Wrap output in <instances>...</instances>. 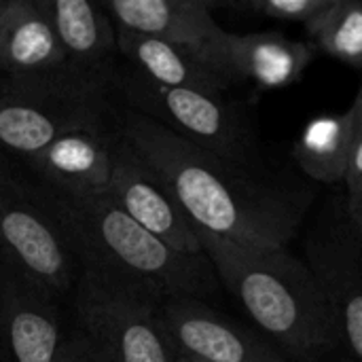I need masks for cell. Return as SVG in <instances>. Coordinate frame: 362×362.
I'll return each instance as SVG.
<instances>
[{"label": "cell", "mask_w": 362, "mask_h": 362, "mask_svg": "<svg viewBox=\"0 0 362 362\" xmlns=\"http://www.w3.org/2000/svg\"><path fill=\"white\" fill-rule=\"evenodd\" d=\"M119 132L197 231L255 248H288L305 210L299 193L259 180L127 106Z\"/></svg>", "instance_id": "6da1fadb"}, {"label": "cell", "mask_w": 362, "mask_h": 362, "mask_svg": "<svg viewBox=\"0 0 362 362\" xmlns=\"http://www.w3.org/2000/svg\"><path fill=\"white\" fill-rule=\"evenodd\" d=\"M218 282L288 358L320 361L339 344L322 291L288 248H255L197 231Z\"/></svg>", "instance_id": "7a4b0ae2"}, {"label": "cell", "mask_w": 362, "mask_h": 362, "mask_svg": "<svg viewBox=\"0 0 362 362\" xmlns=\"http://www.w3.org/2000/svg\"><path fill=\"white\" fill-rule=\"evenodd\" d=\"M78 257L159 288L165 297L202 299L221 284L210 259L185 255L132 221L104 191L83 197L47 193Z\"/></svg>", "instance_id": "3957f363"}, {"label": "cell", "mask_w": 362, "mask_h": 362, "mask_svg": "<svg viewBox=\"0 0 362 362\" xmlns=\"http://www.w3.org/2000/svg\"><path fill=\"white\" fill-rule=\"evenodd\" d=\"M165 295L93 259H81L74 308L83 333L112 362H178L161 320Z\"/></svg>", "instance_id": "277c9868"}, {"label": "cell", "mask_w": 362, "mask_h": 362, "mask_svg": "<svg viewBox=\"0 0 362 362\" xmlns=\"http://www.w3.org/2000/svg\"><path fill=\"white\" fill-rule=\"evenodd\" d=\"M110 87L74 70L0 81V161L28 168L66 129L110 112Z\"/></svg>", "instance_id": "5b68a950"}, {"label": "cell", "mask_w": 362, "mask_h": 362, "mask_svg": "<svg viewBox=\"0 0 362 362\" xmlns=\"http://www.w3.org/2000/svg\"><path fill=\"white\" fill-rule=\"evenodd\" d=\"M112 87L127 108L235 168L257 172V140L240 108L223 93L161 87L121 68Z\"/></svg>", "instance_id": "8992f818"}, {"label": "cell", "mask_w": 362, "mask_h": 362, "mask_svg": "<svg viewBox=\"0 0 362 362\" xmlns=\"http://www.w3.org/2000/svg\"><path fill=\"white\" fill-rule=\"evenodd\" d=\"M0 257L13 272L62 297L76 286L81 257L49 197L0 168Z\"/></svg>", "instance_id": "52a82bcc"}, {"label": "cell", "mask_w": 362, "mask_h": 362, "mask_svg": "<svg viewBox=\"0 0 362 362\" xmlns=\"http://www.w3.org/2000/svg\"><path fill=\"white\" fill-rule=\"evenodd\" d=\"M308 267L331 310L339 341L362 362V238L352 218L331 216L310 233Z\"/></svg>", "instance_id": "ba28073f"}, {"label": "cell", "mask_w": 362, "mask_h": 362, "mask_svg": "<svg viewBox=\"0 0 362 362\" xmlns=\"http://www.w3.org/2000/svg\"><path fill=\"white\" fill-rule=\"evenodd\" d=\"M165 333L182 358L202 362H293L269 339L223 316L202 299L165 297L161 303Z\"/></svg>", "instance_id": "9c48e42d"}, {"label": "cell", "mask_w": 362, "mask_h": 362, "mask_svg": "<svg viewBox=\"0 0 362 362\" xmlns=\"http://www.w3.org/2000/svg\"><path fill=\"white\" fill-rule=\"evenodd\" d=\"M132 221L142 229L163 240L178 252L204 255L197 229L189 223L157 176L132 148V144L117 136L110 157V176L104 191Z\"/></svg>", "instance_id": "30bf717a"}, {"label": "cell", "mask_w": 362, "mask_h": 362, "mask_svg": "<svg viewBox=\"0 0 362 362\" xmlns=\"http://www.w3.org/2000/svg\"><path fill=\"white\" fill-rule=\"evenodd\" d=\"M106 112L59 134L34 161L28 163L51 195L83 197L106 191L112 146L119 136V117Z\"/></svg>", "instance_id": "8fae6325"}, {"label": "cell", "mask_w": 362, "mask_h": 362, "mask_svg": "<svg viewBox=\"0 0 362 362\" xmlns=\"http://www.w3.org/2000/svg\"><path fill=\"white\" fill-rule=\"evenodd\" d=\"M64 341L55 297L0 263V362H57Z\"/></svg>", "instance_id": "7c38bea8"}, {"label": "cell", "mask_w": 362, "mask_h": 362, "mask_svg": "<svg viewBox=\"0 0 362 362\" xmlns=\"http://www.w3.org/2000/svg\"><path fill=\"white\" fill-rule=\"evenodd\" d=\"M104 6L115 28L189 49L212 70L231 34L216 23L206 0H110Z\"/></svg>", "instance_id": "4fadbf2b"}, {"label": "cell", "mask_w": 362, "mask_h": 362, "mask_svg": "<svg viewBox=\"0 0 362 362\" xmlns=\"http://www.w3.org/2000/svg\"><path fill=\"white\" fill-rule=\"evenodd\" d=\"M68 66L89 81L112 85L119 70L117 28L102 2L40 0Z\"/></svg>", "instance_id": "5bb4252c"}, {"label": "cell", "mask_w": 362, "mask_h": 362, "mask_svg": "<svg viewBox=\"0 0 362 362\" xmlns=\"http://www.w3.org/2000/svg\"><path fill=\"white\" fill-rule=\"evenodd\" d=\"M314 49L278 32L229 34L216 59V72L229 85L248 81L261 89L295 83L314 59Z\"/></svg>", "instance_id": "9a60e30c"}, {"label": "cell", "mask_w": 362, "mask_h": 362, "mask_svg": "<svg viewBox=\"0 0 362 362\" xmlns=\"http://www.w3.org/2000/svg\"><path fill=\"white\" fill-rule=\"evenodd\" d=\"M72 70L40 0H6L0 11V72L11 78Z\"/></svg>", "instance_id": "2e32d148"}, {"label": "cell", "mask_w": 362, "mask_h": 362, "mask_svg": "<svg viewBox=\"0 0 362 362\" xmlns=\"http://www.w3.org/2000/svg\"><path fill=\"white\" fill-rule=\"evenodd\" d=\"M119 57L136 76L172 89L223 93L229 83L189 49L117 28Z\"/></svg>", "instance_id": "e0dca14e"}, {"label": "cell", "mask_w": 362, "mask_h": 362, "mask_svg": "<svg viewBox=\"0 0 362 362\" xmlns=\"http://www.w3.org/2000/svg\"><path fill=\"white\" fill-rule=\"evenodd\" d=\"M354 140V110L314 119L295 144V159L301 170L327 185L346 178Z\"/></svg>", "instance_id": "ac0fdd59"}, {"label": "cell", "mask_w": 362, "mask_h": 362, "mask_svg": "<svg viewBox=\"0 0 362 362\" xmlns=\"http://www.w3.org/2000/svg\"><path fill=\"white\" fill-rule=\"evenodd\" d=\"M305 32L331 57L362 66V2L333 0L318 19L305 25Z\"/></svg>", "instance_id": "d6986e66"}, {"label": "cell", "mask_w": 362, "mask_h": 362, "mask_svg": "<svg viewBox=\"0 0 362 362\" xmlns=\"http://www.w3.org/2000/svg\"><path fill=\"white\" fill-rule=\"evenodd\" d=\"M333 0H244L231 4L235 11L265 17V19H280V21H299L303 28L318 19Z\"/></svg>", "instance_id": "ffe728a7"}, {"label": "cell", "mask_w": 362, "mask_h": 362, "mask_svg": "<svg viewBox=\"0 0 362 362\" xmlns=\"http://www.w3.org/2000/svg\"><path fill=\"white\" fill-rule=\"evenodd\" d=\"M352 110H354V140H352V151H350L344 180L348 185V195H358L362 191V87L352 104Z\"/></svg>", "instance_id": "44dd1931"}, {"label": "cell", "mask_w": 362, "mask_h": 362, "mask_svg": "<svg viewBox=\"0 0 362 362\" xmlns=\"http://www.w3.org/2000/svg\"><path fill=\"white\" fill-rule=\"evenodd\" d=\"M57 362H112L83 331L66 337Z\"/></svg>", "instance_id": "7402d4cb"}, {"label": "cell", "mask_w": 362, "mask_h": 362, "mask_svg": "<svg viewBox=\"0 0 362 362\" xmlns=\"http://www.w3.org/2000/svg\"><path fill=\"white\" fill-rule=\"evenodd\" d=\"M346 210H348V216L352 218V223L362 231V195H352V197L348 195Z\"/></svg>", "instance_id": "603a6c76"}, {"label": "cell", "mask_w": 362, "mask_h": 362, "mask_svg": "<svg viewBox=\"0 0 362 362\" xmlns=\"http://www.w3.org/2000/svg\"><path fill=\"white\" fill-rule=\"evenodd\" d=\"M178 362H202V361H195V358H182V356H178Z\"/></svg>", "instance_id": "cb8c5ba5"}, {"label": "cell", "mask_w": 362, "mask_h": 362, "mask_svg": "<svg viewBox=\"0 0 362 362\" xmlns=\"http://www.w3.org/2000/svg\"><path fill=\"white\" fill-rule=\"evenodd\" d=\"M4 4H6V0H0V11L4 8Z\"/></svg>", "instance_id": "d4e9b609"}, {"label": "cell", "mask_w": 362, "mask_h": 362, "mask_svg": "<svg viewBox=\"0 0 362 362\" xmlns=\"http://www.w3.org/2000/svg\"><path fill=\"white\" fill-rule=\"evenodd\" d=\"M356 229H358V227H356ZM358 231H361V229H358ZM361 238H362V231H361Z\"/></svg>", "instance_id": "484cf974"}, {"label": "cell", "mask_w": 362, "mask_h": 362, "mask_svg": "<svg viewBox=\"0 0 362 362\" xmlns=\"http://www.w3.org/2000/svg\"><path fill=\"white\" fill-rule=\"evenodd\" d=\"M358 195H362V191H361V193H358ZM350 197H352V195H350Z\"/></svg>", "instance_id": "4316f807"}]
</instances>
